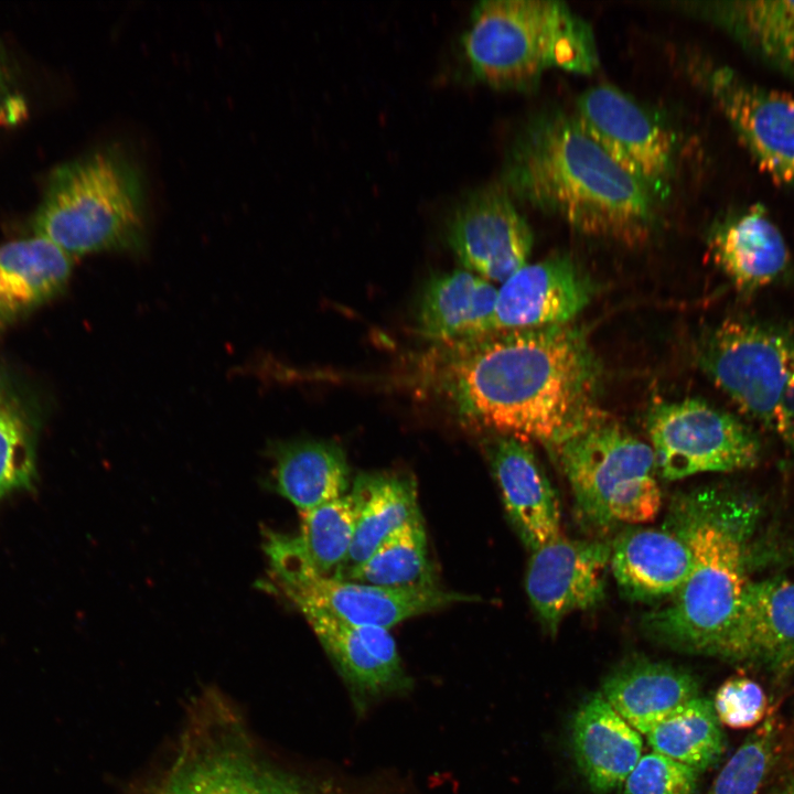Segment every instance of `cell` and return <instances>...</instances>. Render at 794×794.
<instances>
[{
	"instance_id": "6da1fadb",
	"label": "cell",
	"mask_w": 794,
	"mask_h": 794,
	"mask_svg": "<svg viewBox=\"0 0 794 794\" xmlns=\"http://www.w3.org/2000/svg\"><path fill=\"white\" fill-rule=\"evenodd\" d=\"M436 388L471 426L551 448L600 409V367L570 324L494 331L441 346Z\"/></svg>"
},
{
	"instance_id": "7a4b0ae2",
	"label": "cell",
	"mask_w": 794,
	"mask_h": 794,
	"mask_svg": "<svg viewBox=\"0 0 794 794\" xmlns=\"http://www.w3.org/2000/svg\"><path fill=\"white\" fill-rule=\"evenodd\" d=\"M503 186L582 233L644 238L655 221V196L618 165L578 125L552 110L532 117L514 140Z\"/></svg>"
},
{
	"instance_id": "3957f363",
	"label": "cell",
	"mask_w": 794,
	"mask_h": 794,
	"mask_svg": "<svg viewBox=\"0 0 794 794\" xmlns=\"http://www.w3.org/2000/svg\"><path fill=\"white\" fill-rule=\"evenodd\" d=\"M751 523L749 509L716 492L675 502L667 524L688 544L691 569L669 603L646 615L644 625L654 639L721 657L750 582Z\"/></svg>"
},
{
	"instance_id": "277c9868",
	"label": "cell",
	"mask_w": 794,
	"mask_h": 794,
	"mask_svg": "<svg viewBox=\"0 0 794 794\" xmlns=\"http://www.w3.org/2000/svg\"><path fill=\"white\" fill-rule=\"evenodd\" d=\"M461 46L474 77L496 88H530L550 68L591 74L599 64L591 26L554 0L480 1Z\"/></svg>"
},
{
	"instance_id": "5b68a950",
	"label": "cell",
	"mask_w": 794,
	"mask_h": 794,
	"mask_svg": "<svg viewBox=\"0 0 794 794\" xmlns=\"http://www.w3.org/2000/svg\"><path fill=\"white\" fill-rule=\"evenodd\" d=\"M33 229L72 257L141 251L147 218L139 168L116 146L63 164L50 180Z\"/></svg>"
},
{
	"instance_id": "8992f818",
	"label": "cell",
	"mask_w": 794,
	"mask_h": 794,
	"mask_svg": "<svg viewBox=\"0 0 794 794\" xmlns=\"http://www.w3.org/2000/svg\"><path fill=\"white\" fill-rule=\"evenodd\" d=\"M549 449L590 523L637 525L657 516L662 493L652 447L601 410Z\"/></svg>"
},
{
	"instance_id": "52a82bcc",
	"label": "cell",
	"mask_w": 794,
	"mask_h": 794,
	"mask_svg": "<svg viewBox=\"0 0 794 794\" xmlns=\"http://www.w3.org/2000/svg\"><path fill=\"white\" fill-rule=\"evenodd\" d=\"M698 361L745 415L794 447V330L729 318L701 340Z\"/></svg>"
},
{
	"instance_id": "ba28073f",
	"label": "cell",
	"mask_w": 794,
	"mask_h": 794,
	"mask_svg": "<svg viewBox=\"0 0 794 794\" xmlns=\"http://www.w3.org/2000/svg\"><path fill=\"white\" fill-rule=\"evenodd\" d=\"M269 580L265 587L280 593L299 611L314 609L354 625H393L411 616L476 597L440 587L403 590L337 580L319 575L299 550L292 535L266 532Z\"/></svg>"
},
{
	"instance_id": "9c48e42d",
	"label": "cell",
	"mask_w": 794,
	"mask_h": 794,
	"mask_svg": "<svg viewBox=\"0 0 794 794\" xmlns=\"http://www.w3.org/2000/svg\"><path fill=\"white\" fill-rule=\"evenodd\" d=\"M200 723L186 733L158 794H363L278 766L238 722Z\"/></svg>"
},
{
	"instance_id": "30bf717a",
	"label": "cell",
	"mask_w": 794,
	"mask_h": 794,
	"mask_svg": "<svg viewBox=\"0 0 794 794\" xmlns=\"http://www.w3.org/2000/svg\"><path fill=\"white\" fill-rule=\"evenodd\" d=\"M646 430L657 474L668 481L749 469L760 455L759 440L748 425L698 398L654 404Z\"/></svg>"
},
{
	"instance_id": "8fae6325",
	"label": "cell",
	"mask_w": 794,
	"mask_h": 794,
	"mask_svg": "<svg viewBox=\"0 0 794 794\" xmlns=\"http://www.w3.org/2000/svg\"><path fill=\"white\" fill-rule=\"evenodd\" d=\"M582 130L655 197L668 189L674 139L642 105L616 87L598 85L577 99L573 115Z\"/></svg>"
},
{
	"instance_id": "7c38bea8",
	"label": "cell",
	"mask_w": 794,
	"mask_h": 794,
	"mask_svg": "<svg viewBox=\"0 0 794 794\" xmlns=\"http://www.w3.org/2000/svg\"><path fill=\"white\" fill-rule=\"evenodd\" d=\"M698 73L757 165L777 184L794 189V95L721 65H705Z\"/></svg>"
},
{
	"instance_id": "4fadbf2b",
	"label": "cell",
	"mask_w": 794,
	"mask_h": 794,
	"mask_svg": "<svg viewBox=\"0 0 794 794\" xmlns=\"http://www.w3.org/2000/svg\"><path fill=\"white\" fill-rule=\"evenodd\" d=\"M447 237L466 269L502 283L526 265L533 246L530 227L503 184L478 189L461 201Z\"/></svg>"
},
{
	"instance_id": "5bb4252c",
	"label": "cell",
	"mask_w": 794,
	"mask_h": 794,
	"mask_svg": "<svg viewBox=\"0 0 794 794\" xmlns=\"http://www.w3.org/2000/svg\"><path fill=\"white\" fill-rule=\"evenodd\" d=\"M610 552V544L564 536L532 551L525 588L547 632L555 634L567 615L603 599Z\"/></svg>"
},
{
	"instance_id": "9a60e30c",
	"label": "cell",
	"mask_w": 794,
	"mask_h": 794,
	"mask_svg": "<svg viewBox=\"0 0 794 794\" xmlns=\"http://www.w3.org/2000/svg\"><path fill=\"white\" fill-rule=\"evenodd\" d=\"M343 679L358 715L411 687L388 629L354 625L325 612L300 611Z\"/></svg>"
},
{
	"instance_id": "2e32d148",
	"label": "cell",
	"mask_w": 794,
	"mask_h": 794,
	"mask_svg": "<svg viewBox=\"0 0 794 794\" xmlns=\"http://www.w3.org/2000/svg\"><path fill=\"white\" fill-rule=\"evenodd\" d=\"M590 293L588 281L567 256L526 264L497 290L494 331L569 324Z\"/></svg>"
},
{
	"instance_id": "e0dca14e",
	"label": "cell",
	"mask_w": 794,
	"mask_h": 794,
	"mask_svg": "<svg viewBox=\"0 0 794 794\" xmlns=\"http://www.w3.org/2000/svg\"><path fill=\"white\" fill-rule=\"evenodd\" d=\"M722 658L760 665L777 676L794 667V581L749 582Z\"/></svg>"
},
{
	"instance_id": "ac0fdd59",
	"label": "cell",
	"mask_w": 794,
	"mask_h": 794,
	"mask_svg": "<svg viewBox=\"0 0 794 794\" xmlns=\"http://www.w3.org/2000/svg\"><path fill=\"white\" fill-rule=\"evenodd\" d=\"M708 243L715 264L741 292L776 282L791 265L783 234L760 204L725 216L712 227Z\"/></svg>"
},
{
	"instance_id": "d6986e66",
	"label": "cell",
	"mask_w": 794,
	"mask_h": 794,
	"mask_svg": "<svg viewBox=\"0 0 794 794\" xmlns=\"http://www.w3.org/2000/svg\"><path fill=\"white\" fill-rule=\"evenodd\" d=\"M491 464L505 509L530 551L559 538V500L528 442L498 436Z\"/></svg>"
},
{
	"instance_id": "ffe728a7",
	"label": "cell",
	"mask_w": 794,
	"mask_h": 794,
	"mask_svg": "<svg viewBox=\"0 0 794 794\" xmlns=\"http://www.w3.org/2000/svg\"><path fill=\"white\" fill-rule=\"evenodd\" d=\"M610 569L626 596L654 600L674 596L691 569V552L674 527H635L611 544Z\"/></svg>"
},
{
	"instance_id": "44dd1931",
	"label": "cell",
	"mask_w": 794,
	"mask_h": 794,
	"mask_svg": "<svg viewBox=\"0 0 794 794\" xmlns=\"http://www.w3.org/2000/svg\"><path fill=\"white\" fill-rule=\"evenodd\" d=\"M497 289L468 270L432 277L417 313L419 333L434 344L454 345L494 332Z\"/></svg>"
},
{
	"instance_id": "7402d4cb",
	"label": "cell",
	"mask_w": 794,
	"mask_h": 794,
	"mask_svg": "<svg viewBox=\"0 0 794 794\" xmlns=\"http://www.w3.org/2000/svg\"><path fill=\"white\" fill-rule=\"evenodd\" d=\"M571 737L578 768L598 794L620 786L642 757L641 736L601 694L578 708Z\"/></svg>"
},
{
	"instance_id": "603a6c76",
	"label": "cell",
	"mask_w": 794,
	"mask_h": 794,
	"mask_svg": "<svg viewBox=\"0 0 794 794\" xmlns=\"http://www.w3.org/2000/svg\"><path fill=\"white\" fill-rule=\"evenodd\" d=\"M72 270L73 257L42 237L0 245V333L57 297Z\"/></svg>"
},
{
	"instance_id": "cb8c5ba5",
	"label": "cell",
	"mask_w": 794,
	"mask_h": 794,
	"mask_svg": "<svg viewBox=\"0 0 794 794\" xmlns=\"http://www.w3.org/2000/svg\"><path fill=\"white\" fill-rule=\"evenodd\" d=\"M601 695L633 729L647 734L672 711L697 697L698 685L685 669L643 658L611 673Z\"/></svg>"
},
{
	"instance_id": "d4e9b609",
	"label": "cell",
	"mask_w": 794,
	"mask_h": 794,
	"mask_svg": "<svg viewBox=\"0 0 794 794\" xmlns=\"http://www.w3.org/2000/svg\"><path fill=\"white\" fill-rule=\"evenodd\" d=\"M727 32L751 56L794 77V1H713L691 9Z\"/></svg>"
},
{
	"instance_id": "484cf974",
	"label": "cell",
	"mask_w": 794,
	"mask_h": 794,
	"mask_svg": "<svg viewBox=\"0 0 794 794\" xmlns=\"http://www.w3.org/2000/svg\"><path fill=\"white\" fill-rule=\"evenodd\" d=\"M355 512L352 544L332 578L346 580L374 550L419 513L415 481L390 473H361L350 494Z\"/></svg>"
},
{
	"instance_id": "4316f807",
	"label": "cell",
	"mask_w": 794,
	"mask_h": 794,
	"mask_svg": "<svg viewBox=\"0 0 794 794\" xmlns=\"http://www.w3.org/2000/svg\"><path fill=\"white\" fill-rule=\"evenodd\" d=\"M273 489L300 512L345 495L350 468L345 453L334 442L302 440L275 442Z\"/></svg>"
},
{
	"instance_id": "83f0119b",
	"label": "cell",
	"mask_w": 794,
	"mask_h": 794,
	"mask_svg": "<svg viewBox=\"0 0 794 794\" xmlns=\"http://www.w3.org/2000/svg\"><path fill=\"white\" fill-rule=\"evenodd\" d=\"M346 581L403 590L438 587L420 513L391 533Z\"/></svg>"
},
{
	"instance_id": "f1b7e54d",
	"label": "cell",
	"mask_w": 794,
	"mask_h": 794,
	"mask_svg": "<svg viewBox=\"0 0 794 794\" xmlns=\"http://www.w3.org/2000/svg\"><path fill=\"white\" fill-rule=\"evenodd\" d=\"M654 752L697 772L718 761L723 736L711 701L695 697L676 708L647 734Z\"/></svg>"
},
{
	"instance_id": "f546056e",
	"label": "cell",
	"mask_w": 794,
	"mask_h": 794,
	"mask_svg": "<svg viewBox=\"0 0 794 794\" xmlns=\"http://www.w3.org/2000/svg\"><path fill=\"white\" fill-rule=\"evenodd\" d=\"M35 432L31 407L18 386L0 371V500L33 479Z\"/></svg>"
},
{
	"instance_id": "4dcf8cb0",
	"label": "cell",
	"mask_w": 794,
	"mask_h": 794,
	"mask_svg": "<svg viewBox=\"0 0 794 794\" xmlns=\"http://www.w3.org/2000/svg\"><path fill=\"white\" fill-rule=\"evenodd\" d=\"M301 516V532L293 536L299 550L319 575L332 577L352 544L355 512L351 496L343 495Z\"/></svg>"
},
{
	"instance_id": "1f68e13d",
	"label": "cell",
	"mask_w": 794,
	"mask_h": 794,
	"mask_svg": "<svg viewBox=\"0 0 794 794\" xmlns=\"http://www.w3.org/2000/svg\"><path fill=\"white\" fill-rule=\"evenodd\" d=\"M769 715L729 759L707 794H758L776 752V721Z\"/></svg>"
},
{
	"instance_id": "d6a6232c",
	"label": "cell",
	"mask_w": 794,
	"mask_h": 794,
	"mask_svg": "<svg viewBox=\"0 0 794 794\" xmlns=\"http://www.w3.org/2000/svg\"><path fill=\"white\" fill-rule=\"evenodd\" d=\"M698 772L663 754L641 757L625 780L624 794H693Z\"/></svg>"
},
{
	"instance_id": "836d02e7",
	"label": "cell",
	"mask_w": 794,
	"mask_h": 794,
	"mask_svg": "<svg viewBox=\"0 0 794 794\" xmlns=\"http://www.w3.org/2000/svg\"><path fill=\"white\" fill-rule=\"evenodd\" d=\"M712 705L719 722L733 729L754 727L768 715L764 690L743 676L727 679L718 688Z\"/></svg>"
},
{
	"instance_id": "e575fe53",
	"label": "cell",
	"mask_w": 794,
	"mask_h": 794,
	"mask_svg": "<svg viewBox=\"0 0 794 794\" xmlns=\"http://www.w3.org/2000/svg\"><path fill=\"white\" fill-rule=\"evenodd\" d=\"M777 794H794V780L786 784Z\"/></svg>"
}]
</instances>
